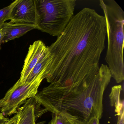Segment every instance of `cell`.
<instances>
[{"instance_id": "obj_19", "label": "cell", "mask_w": 124, "mask_h": 124, "mask_svg": "<svg viewBox=\"0 0 124 124\" xmlns=\"http://www.w3.org/2000/svg\"><path fill=\"white\" fill-rule=\"evenodd\" d=\"M73 124H83L82 123H80L78 122H75Z\"/></svg>"}, {"instance_id": "obj_12", "label": "cell", "mask_w": 124, "mask_h": 124, "mask_svg": "<svg viewBox=\"0 0 124 124\" xmlns=\"http://www.w3.org/2000/svg\"><path fill=\"white\" fill-rule=\"evenodd\" d=\"M19 0H15L8 6L0 10V28L5 23V22L10 20L11 11Z\"/></svg>"}, {"instance_id": "obj_10", "label": "cell", "mask_w": 124, "mask_h": 124, "mask_svg": "<svg viewBox=\"0 0 124 124\" xmlns=\"http://www.w3.org/2000/svg\"><path fill=\"white\" fill-rule=\"evenodd\" d=\"M122 85H115L112 88L109 95L110 104L115 108L116 115H119L124 112V100L120 98V94L122 90Z\"/></svg>"}, {"instance_id": "obj_3", "label": "cell", "mask_w": 124, "mask_h": 124, "mask_svg": "<svg viewBox=\"0 0 124 124\" xmlns=\"http://www.w3.org/2000/svg\"><path fill=\"white\" fill-rule=\"evenodd\" d=\"M106 22L107 48L105 60L111 78L117 83L124 80L123 51L124 12L114 0H100Z\"/></svg>"}, {"instance_id": "obj_14", "label": "cell", "mask_w": 124, "mask_h": 124, "mask_svg": "<svg viewBox=\"0 0 124 124\" xmlns=\"http://www.w3.org/2000/svg\"><path fill=\"white\" fill-rule=\"evenodd\" d=\"M18 119V116L17 114H16V115L11 118L9 119L4 124H17Z\"/></svg>"}, {"instance_id": "obj_1", "label": "cell", "mask_w": 124, "mask_h": 124, "mask_svg": "<svg viewBox=\"0 0 124 124\" xmlns=\"http://www.w3.org/2000/svg\"><path fill=\"white\" fill-rule=\"evenodd\" d=\"M106 37L103 16L83 8L74 15L57 39L47 47L45 79L48 87L61 89L93 79L99 70Z\"/></svg>"}, {"instance_id": "obj_9", "label": "cell", "mask_w": 124, "mask_h": 124, "mask_svg": "<svg viewBox=\"0 0 124 124\" xmlns=\"http://www.w3.org/2000/svg\"><path fill=\"white\" fill-rule=\"evenodd\" d=\"M34 98L28 99L18 110L17 124H36L37 108L38 105Z\"/></svg>"}, {"instance_id": "obj_5", "label": "cell", "mask_w": 124, "mask_h": 124, "mask_svg": "<svg viewBox=\"0 0 124 124\" xmlns=\"http://www.w3.org/2000/svg\"><path fill=\"white\" fill-rule=\"evenodd\" d=\"M45 70L42 71L31 82L21 83L18 80L2 99L3 106L0 113L5 116L16 114L21 105L28 99L34 98L38 93V89L41 83L45 79Z\"/></svg>"}, {"instance_id": "obj_7", "label": "cell", "mask_w": 124, "mask_h": 124, "mask_svg": "<svg viewBox=\"0 0 124 124\" xmlns=\"http://www.w3.org/2000/svg\"><path fill=\"white\" fill-rule=\"evenodd\" d=\"M47 50V46L41 40H37L30 45L19 79L20 83L26 82L28 76L39 61L45 54Z\"/></svg>"}, {"instance_id": "obj_11", "label": "cell", "mask_w": 124, "mask_h": 124, "mask_svg": "<svg viewBox=\"0 0 124 124\" xmlns=\"http://www.w3.org/2000/svg\"><path fill=\"white\" fill-rule=\"evenodd\" d=\"M47 62L48 56L47 50L45 54L39 61L28 76L26 80V82H29L34 80L42 71L44 70H45Z\"/></svg>"}, {"instance_id": "obj_4", "label": "cell", "mask_w": 124, "mask_h": 124, "mask_svg": "<svg viewBox=\"0 0 124 124\" xmlns=\"http://www.w3.org/2000/svg\"><path fill=\"white\" fill-rule=\"evenodd\" d=\"M75 0H35L37 29L53 37L61 35L74 16Z\"/></svg>"}, {"instance_id": "obj_6", "label": "cell", "mask_w": 124, "mask_h": 124, "mask_svg": "<svg viewBox=\"0 0 124 124\" xmlns=\"http://www.w3.org/2000/svg\"><path fill=\"white\" fill-rule=\"evenodd\" d=\"M37 20L35 0H19L11 11V23L36 26Z\"/></svg>"}, {"instance_id": "obj_2", "label": "cell", "mask_w": 124, "mask_h": 124, "mask_svg": "<svg viewBox=\"0 0 124 124\" xmlns=\"http://www.w3.org/2000/svg\"><path fill=\"white\" fill-rule=\"evenodd\" d=\"M111 78L107 65L102 64L91 80L53 94L37 93L34 98L53 114L59 113L73 122L86 124L92 117H102L104 93Z\"/></svg>"}, {"instance_id": "obj_18", "label": "cell", "mask_w": 124, "mask_h": 124, "mask_svg": "<svg viewBox=\"0 0 124 124\" xmlns=\"http://www.w3.org/2000/svg\"><path fill=\"white\" fill-rule=\"evenodd\" d=\"M3 106V101L2 99H0V111L1 110V108Z\"/></svg>"}, {"instance_id": "obj_15", "label": "cell", "mask_w": 124, "mask_h": 124, "mask_svg": "<svg viewBox=\"0 0 124 124\" xmlns=\"http://www.w3.org/2000/svg\"><path fill=\"white\" fill-rule=\"evenodd\" d=\"M86 124H100L99 119L97 117H94L91 118Z\"/></svg>"}, {"instance_id": "obj_8", "label": "cell", "mask_w": 124, "mask_h": 124, "mask_svg": "<svg viewBox=\"0 0 124 124\" xmlns=\"http://www.w3.org/2000/svg\"><path fill=\"white\" fill-rule=\"evenodd\" d=\"M0 29L3 34L2 43L18 38L27 32L37 29L36 26L11 22H5Z\"/></svg>"}, {"instance_id": "obj_17", "label": "cell", "mask_w": 124, "mask_h": 124, "mask_svg": "<svg viewBox=\"0 0 124 124\" xmlns=\"http://www.w3.org/2000/svg\"><path fill=\"white\" fill-rule=\"evenodd\" d=\"M3 34L2 30L0 29V50L1 49V45L2 43V40L3 39Z\"/></svg>"}, {"instance_id": "obj_13", "label": "cell", "mask_w": 124, "mask_h": 124, "mask_svg": "<svg viewBox=\"0 0 124 124\" xmlns=\"http://www.w3.org/2000/svg\"><path fill=\"white\" fill-rule=\"evenodd\" d=\"M75 122L61 114L57 113L53 114L52 119L48 124H73Z\"/></svg>"}, {"instance_id": "obj_16", "label": "cell", "mask_w": 124, "mask_h": 124, "mask_svg": "<svg viewBox=\"0 0 124 124\" xmlns=\"http://www.w3.org/2000/svg\"><path fill=\"white\" fill-rule=\"evenodd\" d=\"M117 124H124V112L117 115Z\"/></svg>"}]
</instances>
